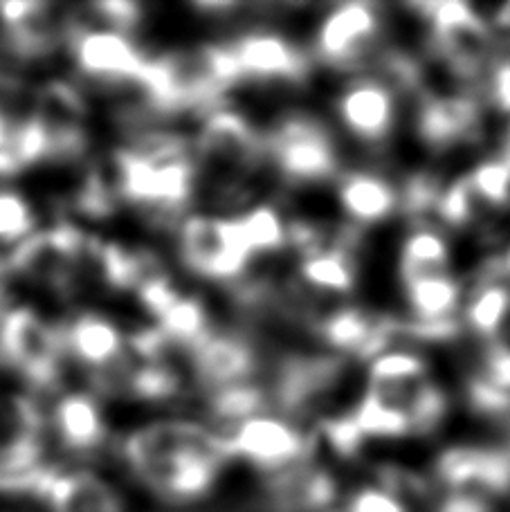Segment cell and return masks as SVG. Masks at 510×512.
<instances>
[{
	"instance_id": "1",
	"label": "cell",
	"mask_w": 510,
	"mask_h": 512,
	"mask_svg": "<svg viewBox=\"0 0 510 512\" xmlns=\"http://www.w3.org/2000/svg\"><path fill=\"white\" fill-rule=\"evenodd\" d=\"M117 452L135 481L173 506L205 501L230 461L221 434L196 418L149 420L133 427Z\"/></svg>"
},
{
	"instance_id": "2",
	"label": "cell",
	"mask_w": 510,
	"mask_h": 512,
	"mask_svg": "<svg viewBox=\"0 0 510 512\" xmlns=\"http://www.w3.org/2000/svg\"><path fill=\"white\" fill-rule=\"evenodd\" d=\"M194 158L200 180L207 176L223 198H241L248 194L245 185L268 162L266 133L241 111L221 104L200 117Z\"/></svg>"
},
{
	"instance_id": "3",
	"label": "cell",
	"mask_w": 510,
	"mask_h": 512,
	"mask_svg": "<svg viewBox=\"0 0 510 512\" xmlns=\"http://www.w3.org/2000/svg\"><path fill=\"white\" fill-rule=\"evenodd\" d=\"M268 162L288 185L335 182L344 171L329 124L311 113H288L266 133Z\"/></svg>"
},
{
	"instance_id": "4",
	"label": "cell",
	"mask_w": 510,
	"mask_h": 512,
	"mask_svg": "<svg viewBox=\"0 0 510 512\" xmlns=\"http://www.w3.org/2000/svg\"><path fill=\"white\" fill-rule=\"evenodd\" d=\"M0 360L9 364L36 391L59 387L63 364L61 324H50L30 306L5 308L0 313Z\"/></svg>"
},
{
	"instance_id": "5",
	"label": "cell",
	"mask_w": 510,
	"mask_h": 512,
	"mask_svg": "<svg viewBox=\"0 0 510 512\" xmlns=\"http://www.w3.org/2000/svg\"><path fill=\"white\" fill-rule=\"evenodd\" d=\"M218 434L223 438L230 461L239 459L270 477H279L299 465L311 463L315 447V434L306 432L297 420L275 409L263 411Z\"/></svg>"
},
{
	"instance_id": "6",
	"label": "cell",
	"mask_w": 510,
	"mask_h": 512,
	"mask_svg": "<svg viewBox=\"0 0 510 512\" xmlns=\"http://www.w3.org/2000/svg\"><path fill=\"white\" fill-rule=\"evenodd\" d=\"M176 243L182 265L216 283L241 281L257 259L236 216L189 214L176 227Z\"/></svg>"
},
{
	"instance_id": "7",
	"label": "cell",
	"mask_w": 510,
	"mask_h": 512,
	"mask_svg": "<svg viewBox=\"0 0 510 512\" xmlns=\"http://www.w3.org/2000/svg\"><path fill=\"white\" fill-rule=\"evenodd\" d=\"M63 41L79 75L102 86L131 88L151 57L131 32L99 25L88 18L68 21L63 27Z\"/></svg>"
},
{
	"instance_id": "8",
	"label": "cell",
	"mask_w": 510,
	"mask_h": 512,
	"mask_svg": "<svg viewBox=\"0 0 510 512\" xmlns=\"http://www.w3.org/2000/svg\"><path fill=\"white\" fill-rule=\"evenodd\" d=\"M66 358L95 380V391H113L131 362L129 333L102 310H79L61 324Z\"/></svg>"
},
{
	"instance_id": "9",
	"label": "cell",
	"mask_w": 510,
	"mask_h": 512,
	"mask_svg": "<svg viewBox=\"0 0 510 512\" xmlns=\"http://www.w3.org/2000/svg\"><path fill=\"white\" fill-rule=\"evenodd\" d=\"M382 34L380 7L373 3L333 5L315 27L313 59L344 72H358L378 57Z\"/></svg>"
},
{
	"instance_id": "10",
	"label": "cell",
	"mask_w": 510,
	"mask_h": 512,
	"mask_svg": "<svg viewBox=\"0 0 510 512\" xmlns=\"http://www.w3.org/2000/svg\"><path fill=\"white\" fill-rule=\"evenodd\" d=\"M414 9L430 23L434 50L454 75H479L493 50V34L472 7L466 3H425L414 5Z\"/></svg>"
},
{
	"instance_id": "11",
	"label": "cell",
	"mask_w": 510,
	"mask_h": 512,
	"mask_svg": "<svg viewBox=\"0 0 510 512\" xmlns=\"http://www.w3.org/2000/svg\"><path fill=\"white\" fill-rule=\"evenodd\" d=\"M243 81L299 86L311 77L313 54L299 48L288 34L272 27H252L227 41Z\"/></svg>"
},
{
	"instance_id": "12",
	"label": "cell",
	"mask_w": 510,
	"mask_h": 512,
	"mask_svg": "<svg viewBox=\"0 0 510 512\" xmlns=\"http://www.w3.org/2000/svg\"><path fill=\"white\" fill-rule=\"evenodd\" d=\"M398 90L373 72H360L335 97V117L355 142L382 146L398 122Z\"/></svg>"
},
{
	"instance_id": "13",
	"label": "cell",
	"mask_w": 510,
	"mask_h": 512,
	"mask_svg": "<svg viewBox=\"0 0 510 512\" xmlns=\"http://www.w3.org/2000/svg\"><path fill=\"white\" fill-rule=\"evenodd\" d=\"M187 355L191 376L207 393L254 382L261 364L257 344L234 331H214Z\"/></svg>"
},
{
	"instance_id": "14",
	"label": "cell",
	"mask_w": 510,
	"mask_h": 512,
	"mask_svg": "<svg viewBox=\"0 0 510 512\" xmlns=\"http://www.w3.org/2000/svg\"><path fill=\"white\" fill-rule=\"evenodd\" d=\"M48 429L63 452L88 456L102 450L111 427L95 389H70L54 398L48 411Z\"/></svg>"
},
{
	"instance_id": "15",
	"label": "cell",
	"mask_w": 510,
	"mask_h": 512,
	"mask_svg": "<svg viewBox=\"0 0 510 512\" xmlns=\"http://www.w3.org/2000/svg\"><path fill=\"white\" fill-rule=\"evenodd\" d=\"M335 196L346 221L358 230L385 223L403 209L400 187L376 169L342 171L335 180Z\"/></svg>"
},
{
	"instance_id": "16",
	"label": "cell",
	"mask_w": 510,
	"mask_h": 512,
	"mask_svg": "<svg viewBox=\"0 0 510 512\" xmlns=\"http://www.w3.org/2000/svg\"><path fill=\"white\" fill-rule=\"evenodd\" d=\"M436 472L445 486L457 490L459 495H502L510 490V452L459 445L441 454Z\"/></svg>"
},
{
	"instance_id": "17",
	"label": "cell",
	"mask_w": 510,
	"mask_h": 512,
	"mask_svg": "<svg viewBox=\"0 0 510 512\" xmlns=\"http://www.w3.org/2000/svg\"><path fill=\"white\" fill-rule=\"evenodd\" d=\"M479 104L470 93L423 95L416 111V131L432 149H450L470 140L479 128Z\"/></svg>"
},
{
	"instance_id": "18",
	"label": "cell",
	"mask_w": 510,
	"mask_h": 512,
	"mask_svg": "<svg viewBox=\"0 0 510 512\" xmlns=\"http://www.w3.org/2000/svg\"><path fill=\"white\" fill-rule=\"evenodd\" d=\"M358 227H349L342 239L299 254L297 277L317 295L346 297L358 286Z\"/></svg>"
},
{
	"instance_id": "19",
	"label": "cell",
	"mask_w": 510,
	"mask_h": 512,
	"mask_svg": "<svg viewBox=\"0 0 510 512\" xmlns=\"http://www.w3.org/2000/svg\"><path fill=\"white\" fill-rule=\"evenodd\" d=\"M50 512H126L120 490L90 468H59L41 497Z\"/></svg>"
},
{
	"instance_id": "20",
	"label": "cell",
	"mask_w": 510,
	"mask_h": 512,
	"mask_svg": "<svg viewBox=\"0 0 510 512\" xmlns=\"http://www.w3.org/2000/svg\"><path fill=\"white\" fill-rule=\"evenodd\" d=\"M407 306L418 326H457L454 313L461 306V286L450 272L403 281Z\"/></svg>"
},
{
	"instance_id": "21",
	"label": "cell",
	"mask_w": 510,
	"mask_h": 512,
	"mask_svg": "<svg viewBox=\"0 0 510 512\" xmlns=\"http://www.w3.org/2000/svg\"><path fill=\"white\" fill-rule=\"evenodd\" d=\"M450 245L443 232L436 230L430 223L416 225L405 236L398 254L400 279H418L430 277V274L450 272Z\"/></svg>"
},
{
	"instance_id": "22",
	"label": "cell",
	"mask_w": 510,
	"mask_h": 512,
	"mask_svg": "<svg viewBox=\"0 0 510 512\" xmlns=\"http://www.w3.org/2000/svg\"><path fill=\"white\" fill-rule=\"evenodd\" d=\"M254 256L279 254L290 248V221L272 203H250L234 214Z\"/></svg>"
},
{
	"instance_id": "23",
	"label": "cell",
	"mask_w": 510,
	"mask_h": 512,
	"mask_svg": "<svg viewBox=\"0 0 510 512\" xmlns=\"http://www.w3.org/2000/svg\"><path fill=\"white\" fill-rule=\"evenodd\" d=\"M153 324L169 337L173 346L185 351H191L216 331L207 306L198 297L185 295V292H180V297Z\"/></svg>"
},
{
	"instance_id": "24",
	"label": "cell",
	"mask_w": 510,
	"mask_h": 512,
	"mask_svg": "<svg viewBox=\"0 0 510 512\" xmlns=\"http://www.w3.org/2000/svg\"><path fill=\"white\" fill-rule=\"evenodd\" d=\"M182 373L173 360L165 362H135L131 360L120 380V391H126L135 400L169 402L182 393Z\"/></svg>"
},
{
	"instance_id": "25",
	"label": "cell",
	"mask_w": 510,
	"mask_h": 512,
	"mask_svg": "<svg viewBox=\"0 0 510 512\" xmlns=\"http://www.w3.org/2000/svg\"><path fill=\"white\" fill-rule=\"evenodd\" d=\"M427 378V362L409 346H394L367 362L369 387H412Z\"/></svg>"
},
{
	"instance_id": "26",
	"label": "cell",
	"mask_w": 510,
	"mask_h": 512,
	"mask_svg": "<svg viewBox=\"0 0 510 512\" xmlns=\"http://www.w3.org/2000/svg\"><path fill=\"white\" fill-rule=\"evenodd\" d=\"M510 315V288L486 281L477 286L466 306V322L486 342H493Z\"/></svg>"
},
{
	"instance_id": "27",
	"label": "cell",
	"mask_w": 510,
	"mask_h": 512,
	"mask_svg": "<svg viewBox=\"0 0 510 512\" xmlns=\"http://www.w3.org/2000/svg\"><path fill=\"white\" fill-rule=\"evenodd\" d=\"M36 232H39V216L30 198L18 189L0 185V243L16 248Z\"/></svg>"
},
{
	"instance_id": "28",
	"label": "cell",
	"mask_w": 510,
	"mask_h": 512,
	"mask_svg": "<svg viewBox=\"0 0 510 512\" xmlns=\"http://www.w3.org/2000/svg\"><path fill=\"white\" fill-rule=\"evenodd\" d=\"M466 178L481 209H499L510 203V160L506 155L477 164Z\"/></svg>"
},
{
	"instance_id": "29",
	"label": "cell",
	"mask_w": 510,
	"mask_h": 512,
	"mask_svg": "<svg viewBox=\"0 0 510 512\" xmlns=\"http://www.w3.org/2000/svg\"><path fill=\"white\" fill-rule=\"evenodd\" d=\"M340 512H412L409 501L380 481L362 483L340 499Z\"/></svg>"
},
{
	"instance_id": "30",
	"label": "cell",
	"mask_w": 510,
	"mask_h": 512,
	"mask_svg": "<svg viewBox=\"0 0 510 512\" xmlns=\"http://www.w3.org/2000/svg\"><path fill=\"white\" fill-rule=\"evenodd\" d=\"M468 400L475 411L484 416L504 418L510 416V393L495 387L484 376H475L468 384Z\"/></svg>"
},
{
	"instance_id": "31",
	"label": "cell",
	"mask_w": 510,
	"mask_h": 512,
	"mask_svg": "<svg viewBox=\"0 0 510 512\" xmlns=\"http://www.w3.org/2000/svg\"><path fill=\"white\" fill-rule=\"evenodd\" d=\"M93 18L88 21L115 27V30L135 32V27L142 23V7L135 3H124V0H111V3H97L90 7Z\"/></svg>"
},
{
	"instance_id": "32",
	"label": "cell",
	"mask_w": 510,
	"mask_h": 512,
	"mask_svg": "<svg viewBox=\"0 0 510 512\" xmlns=\"http://www.w3.org/2000/svg\"><path fill=\"white\" fill-rule=\"evenodd\" d=\"M50 5L34 3V0H5L0 3V27L3 32H16L23 27L39 23L48 16Z\"/></svg>"
},
{
	"instance_id": "33",
	"label": "cell",
	"mask_w": 510,
	"mask_h": 512,
	"mask_svg": "<svg viewBox=\"0 0 510 512\" xmlns=\"http://www.w3.org/2000/svg\"><path fill=\"white\" fill-rule=\"evenodd\" d=\"M481 376H484L488 382H493L495 387L510 393V351L497 349V346H488Z\"/></svg>"
},
{
	"instance_id": "34",
	"label": "cell",
	"mask_w": 510,
	"mask_h": 512,
	"mask_svg": "<svg viewBox=\"0 0 510 512\" xmlns=\"http://www.w3.org/2000/svg\"><path fill=\"white\" fill-rule=\"evenodd\" d=\"M488 93L499 111L510 115V59L499 61L497 66L490 70Z\"/></svg>"
},
{
	"instance_id": "35",
	"label": "cell",
	"mask_w": 510,
	"mask_h": 512,
	"mask_svg": "<svg viewBox=\"0 0 510 512\" xmlns=\"http://www.w3.org/2000/svg\"><path fill=\"white\" fill-rule=\"evenodd\" d=\"M14 126H16V120H12V117L0 108V149H5L9 140H12Z\"/></svg>"
},
{
	"instance_id": "36",
	"label": "cell",
	"mask_w": 510,
	"mask_h": 512,
	"mask_svg": "<svg viewBox=\"0 0 510 512\" xmlns=\"http://www.w3.org/2000/svg\"><path fill=\"white\" fill-rule=\"evenodd\" d=\"M497 21H499V25L506 27V30H510V5H506V7L502 9V12H499Z\"/></svg>"
},
{
	"instance_id": "37",
	"label": "cell",
	"mask_w": 510,
	"mask_h": 512,
	"mask_svg": "<svg viewBox=\"0 0 510 512\" xmlns=\"http://www.w3.org/2000/svg\"><path fill=\"white\" fill-rule=\"evenodd\" d=\"M502 272L510 274V248L506 250V254H504V259H502Z\"/></svg>"
},
{
	"instance_id": "38",
	"label": "cell",
	"mask_w": 510,
	"mask_h": 512,
	"mask_svg": "<svg viewBox=\"0 0 510 512\" xmlns=\"http://www.w3.org/2000/svg\"><path fill=\"white\" fill-rule=\"evenodd\" d=\"M504 155L510 160V128H508V140H506V151H504Z\"/></svg>"
}]
</instances>
